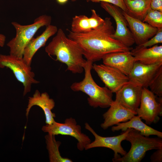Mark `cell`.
Here are the masks:
<instances>
[{
	"label": "cell",
	"mask_w": 162,
	"mask_h": 162,
	"mask_svg": "<svg viewBox=\"0 0 162 162\" xmlns=\"http://www.w3.org/2000/svg\"><path fill=\"white\" fill-rule=\"evenodd\" d=\"M68 31V37L78 44L86 60L93 62L102 59L108 54L132 49L112 37L115 31L110 17L105 18L101 25L88 32L75 33Z\"/></svg>",
	"instance_id": "obj_1"
},
{
	"label": "cell",
	"mask_w": 162,
	"mask_h": 162,
	"mask_svg": "<svg viewBox=\"0 0 162 162\" xmlns=\"http://www.w3.org/2000/svg\"><path fill=\"white\" fill-rule=\"evenodd\" d=\"M50 56L67 66V70L73 74L82 73L87 61L83 58L82 50L78 44L67 37L61 28L45 48Z\"/></svg>",
	"instance_id": "obj_2"
},
{
	"label": "cell",
	"mask_w": 162,
	"mask_h": 162,
	"mask_svg": "<svg viewBox=\"0 0 162 162\" xmlns=\"http://www.w3.org/2000/svg\"><path fill=\"white\" fill-rule=\"evenodd\" d=\"M84 69L85 77L81 81L73 83L70 88L74 92L81 91L88 96L87 101L89 105L94 108L109 107L113 101V93L106 86L98 85L93 79L91 73L93 62L87 60Z\"/></svg>",
	"instance_id": "obj_3"
},
{
	"label": "cell",
	"mask_w": 162,
	"mask_h": 162,
	"mask_svg": "<svg viewBox=\"0 0 162 162\" xmlns=\"http://www.w3.org/2000/svg\"><path fill=\"white\" fill-rule=\"evenodd\" d=\"M125 140L131 143L130 150L122 157L112 160L113 162H140L147 151L162 148V138L146 136L133 128H130Z\"/></svg>",
	"instance_id": "obj_4"
},
{
	"label": "cell",
	"mask_w": 162,
	"mask_h": 162,
	"mask_svg": "<svg viewBox=\"0 0 162 162\" xmlns=\"http://www.w3.org/2000/svg\"><path fill=\"white\" fill-rule=\"evenodd\" d=\"M50 16L44 15L35 19L32 24L22 25L16 22L12 24L16 30V35L7 44L10 48V54L18 57H22L24 49L34 35L41 27L51 24Z\"/></svg>",
	"instance_id": "obj_5"
},
{
	"label": "cell",
	"mask_w": 162,
	"mask_h": 162,
	"mask_svg": "<svg viewBox=\"0 0 162 162\" xmlns=\"http://www.w3.org/2000/svg\"><path fill=\"white\" fill-rule=\"evenodd\" d=\"M7 67L13 72L16 79L24 86V96L31 91L32 85L39 82L34 78L35 74L31 66L27 65L22 57L11 55H0V68Z\"/></svg>",
	"instance_id": "obj_6"
},
{
	"label": "cell",
	"mask_w": 162,
	"mask_h": 162,
	"mask_svg": "<svg viewBox=\"0 0 162 162\" xmlns=\"http://www.w3.org/2000/svg\"><path fill=\"white\" fill-rule=\"evenodd\" d=\"M42 130L54 136L61 135L74 137L77 141V148L80 151L85 150L91 142L89 137L82 132L81 127L77 124L75 119L72 117L66 119L64 123L54 121L52 124H46L42 127Z\"/></svg>",
	"instance_id": "obj_7"
},
{
	"label": "cell",
	"mask_w": 162,
	"mask_h": 162,
	"mask_svg": "<svg viewBox=\"0 0 162 162\" xmlns=\"http://www.w3.org/2000/svg\"><path fill=\"white\" fill-rule=\"evenodd\" d=\"M136 112L147 125L157 123L162 115V97L143 88L140 106Z\"/></svg>",
	"instance_id": "obj_8"
},
{
	"label": "cell",
	"mask_w": 162,
	"mask_h": 162,
	"mask_svg": "<svg viewBox=\"0 0 162 162\" xmlns=\"http://www.w3.org/2000/svg\"><path fill=\"white\" fill-rule=\"evenodd\" d=\"M101 7L114 19L116 24V29L112 34V37L128 47H131L135 42L127 21L122 11L117 7L112 4L101 2Z\"/></svg>",
	"instance_id": "obj_9"
},
{
	"label": "cell",
	"mask_w": 162,
	"mask_h": 162,
	"mask_svg": "<svg viewBox=\"0 0 162 162\" xmlns=\"http://www.w3.org/2000/svg\"><path fill=\"white\" fill-rule=\"evenodd\" d=\"M85 128L90 131L94 136V140L91 142L86 147L87 150L96 147H105L112 149L114 153L112 160L120 157L119 154L124 156L127 153L122 147L121 143L125 140L130 128L128 129L122 133L118 136L104 137L97 134L88 123H85Z\"/></svg>",
	"instance_id": "obj_10"
},
{
	"label": "cell",
	"mask_w": 162,
	"mask_h": 162,
	"mask_svg": "<svg viewBox=\"0 0 162 162\" xmlns=\"http://www.w3.org/2000/svg\"><path fill=\"white\" fill-rule=\"evenodd\" d=\"M92 69L113 93H116L129 81L128 76L116 68L104 64H93Z\"/></svg>",
	"instance_id": "obj_11"
},
{
	"label": "cell",
	"mask_w": 162,
	"mask_h": 162,
	"mask_svg": "<svg viewBox=\"0 0 162 162\" xmlns=\"http://www.w3.org/2000/svg\"><path fill=\"white\" fill-rule=\"evenodd\" d=\"M142 88L129 81L116 93L115 100L127 109L136 112L140 106Z\"/></svg>",
	"instance_id": "obj_12"
},
{
	"label": "cell",
	"mask_w": 162,
	"mask_h": 162,
	"mask_svg": "<svg viewBox=\"0 0 162 162\" xmlns=\"http://www.w3.org/2000/svg\"><path fill=\"white\" fill-rule=\"evenodd\" d=\"M122 12L127 21L135 43L137 45L144 43L157 32V28L131 16L124 11L122 10Z\"/></svg>",
	"instance_id": "obj_13"
},
{
	"label": "cell",
	"mask_w": 162,
	"mask_h": 162,
	"mask_svg": "<svg viewBox=\"0 0 162 162\" xmlns=\"http://www.w3.org/2000/svg\"><path fill=\"white\" fill-rule=\"evenodd\" d=\"M162 67V62L147 65L136 61L128 76L129 81L142 88H148L150 82Z\"/></svg>",
	"instance_id": "obj_14"
},
{
	"label": "cell",
	"mask_w": 162,
	"mask_h": 162,
	"mask_svg": "<svg viewBox=\"0 0 162 162\" xmlns=\"http://www.w3.org/2000/svg\"><path fill=\"white\" fill-rule=\"evenodd\" d=\"M103 114L104 120L100 124L101 127L104 130L119 123L127 122L137 115L136 112L127 109L115 100Z\"/></svg>",
	"instance_id": "obj_15"
},
{
	"label": "cell",
	"mask_w": 162,
	"mask_h": 162,
	"mask_svg": "<svg viewBox=\"0 0 162 162\" xmlns=\"http://www.w3.org/2000/svg\"><path fill=\"white\" fill-rule=\"evenodd\" d=\"M102 59L104 64L116 68L127 76L136 62L130 51L110 53Z\"/></svg>",
	"instance_id": "obj_16"
},
{
	"label": "cell",
	"mask_w": 162,
	"mask_h": 162,
	"mask_svg": "<svg viewBox=\"0 0 162 162\" xmlns=\"http://www.w3.org/2000/svg\"><path fill=\"white\" fill-rule=\"evenodd\" d=\"M28 100L26 110L27 118L31 108L36 105L40 107L43 111L46 124H52L55 121L54 118L56 117L55 114L52 112L55 106V102L52 99L50 98L47 93H40L39 90H36L32 97H28Z\"/></svg>",
	"instance_id": "obj_17"
},
{
	"label": "cell",
	"mask_w": 162,
	"mask_h": 162,
	"mask_svg": "<svg viewBox=\"0 0 162 162\" xmlns=\"http://www.w3.org/2000/svg\"><path fill=\"white\" fill-rule=\"evenodd\" d=\"M57 27L50 25L40 35L36 38L33 37L25 47L22 58L26 63L31 66L32 58L37 51L41 47L44 46L48 39L56 33Z\"/></svg>",
	"instance_id": "obj_18"
},
{
	"label": "cell",
	"mask_w": 162,
	"mask_h": 162,
	"mask_svg": "<svg viewBox=\"0 0 162 162\" xmlns=\"http://www.w3.org/2000/svg\"><path fill=\"white\" fill-rule=\"evenodd\" d=\"M91 12L92 15L90 17L83 15H76L74 17L70 31L75 33H86L101 25L104 19L101 17L94 10L92 9Z\"/></svg>",
	"instance_id": "obj_19"
},
{
	"label": "cell",
	"mask_w": 162,
	"mask_h": 162,
	"mask_svg": "<svg viewBox=\"0 0 162 162\" xmlns=\"http://www.w3.org/2000/svg\"><path fill=\"white\" fill-rule=\"evenodd\" d=\"M135 61L147 65L162 62V46L156 45L145 48L136 47L131 50Z\"/></svg>",
	"instance_id": "obj_20"
},
{
	"label": "cell",
	"mask_w": 162,
	"mask_h": 162,
	"mask_svg": "<svg viewBox=\"0 0 162 162\" xmlns=\"http://www.w3.org/2000/svg\"><path fill=\"white\" fill-rule=\"evenodd\" d=\"M134 116L129 120L119 123L116 126L111 128L112 131L121 130L122 131L126 130L128 128H133L139 131L142 135L149 137L150 135L157 136L162 138V133L148 126L141 120L138 116Z\"/></svg>",
	"instance_id": "obj_21"
},
{
	"label": "cell",
	"mask_w": 162,
	"mask_h": 162,
	"mask_svg": "<svg viewBox=\"0 0 162 162\" xmlns=\"http://www.w3.org/2000/svg\"><path fill=\"white\" fill-rule=\"evenodd\" d=\"M129 15L143 21L150 8L151 0H124Z\"/></svg>",
	"instance_id": "obj_22"
},
{
	"label": "cell",
	"mask_w": 162,
	"mask_h": 162,
	"mask_svg": "<svg viewBox=\"0 0 162 162\" xmlns=\"http://www.w3.org/2000/svg\"><path fill=\"white\" fill-rule=\"evenodd\" d=\"M54 135L48 134L45 136L46 148L48 151L49 160L51 162H72L67 158L62 157L59 148L61 144L60 141H56Z\"/></svg>",
	"instance_id": "obj_23"
},
{
	"label": "cell",
	"mask_w": 162,
	"mask_h": 162,
	"mask_svg": "<svg viewBox=\"0 0 162 162\" xmlns=\"http://www.w3.org/2000/svg\"><path fill=\"white\" fill-rule=\"evenodd\" d=\"M142 21L158 29L162 28V12L151 9L148 10Z\"/></svg>",
	"instance_id": "obj_24"
},
{
	"label": "cell",
	"mask_w": 162,
	"mask_h": 162,
	"mask_svg": "<svg viewBox=\"0 0 162 162\" xmlns=\"http://www.w3.org/2000/svg\"><path fill=\"white\" fill-rule=\"evenodd\" d=\"M148 87L155 95L162 97V67L150 82Z\"/></svg>",
	"instance_id": "obj_25"
},
{
	"label": "cell",
	"mask_w": 162,
	"mask_h": 162,
	"mask_svg": "<svg viewBox=\"0 0 162 162\" xmlns=\"http://www.w3.org/2000/svg\"><path fill=\"white\" fill-rule=\"evenodd\" d=\"M150 40H148L144 43L136 47L138 48H145L150 47L162 43V28L158 29L156 34Z\"/></svg>",
	"instance_id": "obj_26"
},
{
	"label": "cell",
	"mask_w": 162,
	"mask_h": 162,
	"mask_svg": "<svg viewBox=\"0 0 162 162\" xmlns=\"http://www.w3.org/2000/svg\"><path fill=\"white\" fill-rule=\"evenodd\" d=\"M87 2L91 1L94 2H104L112 4L121 8L122 10L126 13L128 10L124 0H86Z\"/></svg>",
	"instance_id": "obj_27"
},
{
	"label": "cell",
	"mask_w": 162,
	"mask_h": 162,
	"mask_svg": "<svg viewBox=\"0 0 162 162\" xmlns=\"http://www.w3.org/2000/svg\"><path fill=\"white\" fill-rule=\"evenodd\" d=\"M150 159L152 162L162 161V148L157 149L151 156Z\"/></svg>",
	"instance_id": "obj_28"
},
{
	"label": "cell",
	"mask_w": 162,
	"mask_h": 162,
	"mask_svg": "<svg viewBox=\"0 0 162 162\" xmlns=\"http://www.w3.org/2000/svg\"><path fill=\"white\" fill-rule=\"evenodd\" d=\"M150 8L162 12V0H151Z\"/></svg>",
	"instance_id": "obj_29"
},
{
	"label": "cell",
	"mask_w": 162,
	"mask_h": 162,
	"mask_svg": "<svg viewBox=\"0 0 162 162\" xmlns=\"http://www.w3.org/2000/svg\"><path fill=\"white\" fill-rule=\"evenodd\" d=\"M6 37L4 34H0V47H3L5 44Z\"/></svg>",
	"instance_id": "obj_30"
},
{
	"label": "cell",
	"mask_w": 162,
	"mask_h": 162,
	"mask_svg": "<svg viewBox=\"0 0 162 162\" xmlns=\"http://www.w3.org/2000/svg\"><path fill=\"white\" fill-rule=\"evenodd\" d=\"M68 0H56L57 2L61 4H63L66 3Z\"/></svg>",
	"instance_id": "obj_31"
},
{
	"label": "cell",
	"mask_w": 162,
	"mask_h": 162,
	"mask_svg": "<svg viewBox=\"0 0 162 162\" xmlns=\"http://www.w3.org/2000/svg\"><path fill=\"white\" fill-rule=\"evenodd\" d=\"M77 0H71V1L72 2H74L75 1H76Z\"/></svg>",
	"instance_id": "obj_32"
}]
</instances>
